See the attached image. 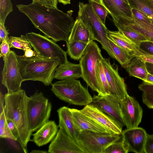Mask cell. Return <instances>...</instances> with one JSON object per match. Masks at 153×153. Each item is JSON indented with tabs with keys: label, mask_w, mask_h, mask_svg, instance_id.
<instances>
[{
	"label": "cell",
	"mask_w": 153,
	"mask_h": 153,
	"mask_svg": "<svg viewBox=\"0 0 153 153\" xmlns=\"http://www.w3.org/2000/svg\"><path fill=\"white\" fill-rule=\"evenodd\" d=\"M143 82L153 85V75L148 73L146 79Z\"/></svg>",
	"instance_id": "cell-48"
},
{
	"label": "cell",
	"mask_w": 153,
	"mask_h": 153,
	"mask_svg": "<svg viewBox=\"0 0 153 153\" xmlns=\"http://www.w3.org/2000/svg\"><path fill=\"white\" fill-rule=\"evenodd\" d=\"M142 92L143 103L149 108L153 109V85L143 82L138 86Z\"/></svg>",
	"instance_id": "cell-30"
},
{
	"label": "cell",
	"mask_w": 153,
	"mask_h": 153,
	"mask_svg": "<svg viewBox=\"0 0 153 153\" xmlns=\"http://www.w3.org/2000/svg\"><path fill=\"white\" fill-rule=\"evenodd\" d=\"M8 42L10 48H15L25 51L32 48L25 35H22L20 37L10 36Z\"/></svg>",
	"instance_id": "cell-31"
},
{
	"label": "cell",
	"mask_w": 153,
	"mask_h": 153,
	"mask_svg": "<svg viewBox=\"0 0 153 153\" xmlns=\"http://www.w3.org/2000/svg\"><path fill=\"white\" fill-rule=\"evenodd\" d=\"M26 37L34 50L40 57L58 59L62 64L68 61L67 52L53 40L34 32L26 34Z\"/></svg>",
	"instance_id": "cell-8"
},
{
	"label": "cell",
	"mask_w": 153,
	"mask_h": 153,
	"mask_svg": "<svg viewBox=\"0 0 153 153\" xmlns=\"http://www.w3.org/2000/svg\"><path fill=\"white\" fill-rule=\"evenodd\" d=\"M121 135L83 131L76 141L86 153H103L108 146L120 140Z\"/></svg>",
	"instance_id": "cell-9"
},
{
	"label": "cell",
	"mask_w": 153,
	"mask_h": 153,
	"mask_svg": "<svg viewBox=\"0 0 153 153\" xmlns=\"http://www.w3.org/2000/svg\"><path fill=\"white\" fill-rule=\"evenodd\" d=\"M92 103L117 121L122 127L125 126L120 100L111 94L106 96L94 95Z\"/></svg>",
	"instance_id": "cell-16"
},
{
	"label": "cell",
	"mask_w": 153,
	"mask_h": 153,
	"mask_svg": "<svg viewBox=\"0 0 153 153\" xmlns=\"http://www.w3.org/2000/svg\"><path fill=\"white\" fill-rule=\"evenodd\" d=\"M52 105L41 92L36 91L28 97L27 111L29 127L32 133L49 120Z\"/></svg>",
	"instance_id": "cell-5"
},
{
	"label": "cell",
	"mask_w": 153,
	"mask_h": 153,
	"mask_svg": "<svg viewBox=\"0 0 153 153\" xmlns=\"http://www.w3.org/2000/svg\"><path fill=\"white\" fill-rule=\"evenodd\" d=\"M17 55L14 51L11 50L4 61L1 82L6 88L8 94L20 90L22 84L24 82L21 75Z\"/></svg>",
	"instance_id": "cell-10"
},
{
	"label": "cell",
	"mask_w": 153,
	"mask_h": 153,
	"mask_svg": "<svg viewBox=\"0 0 153 153\" xmlns=\"http://www.w3.org/2000/svg\"><path fill=\"white\" fill-rule=\"evenodd\" d=\"M59 126L54 120H49L32 134L31 140L37 146L45 145L52 141L56 136Z\"/></svg>",
	"instance_id": "cell-19"
},
{
	"label": "cell",
	"mask_w": 153,
	"mask_h": 153,
	"mask_svg": "<svg viewBox=\"0 0 153 153\" xmlns=\"http://www.w3.org/2000/svg\"><path fill=\"white\" fill-rule=\"evenodd\" d=\"M147 134L138 127L127 128L122 131L121 138L128 152L145 153L144 146Z\"/></svg>",
	"instance_id": "cell-15"
},
{
	"label": "cell",
	"mask_w": 153,
	"mask_h": 153,
	"mask_svg": "<svg viewBox=\"0 0 153 153\" xmlns=\"http://www.w3.org/2000/svg\"><path fill=\"white\" fill-rule=\"evenodd\" d=\"M24 81H39L45 86L52 84L56 68L62 64L58 59H44L38 55L31 58L17 55Z\"/></svg>",
	"instance_id": "cell-3"
},
{
	"label": "cell",
	"mask_w": 153,
	"mask_h": 153,
	"mask_svg": "<svg viewBox=\"0 0 153 153\" xmlns=\"http://www.w3.org/2000/svg\"><path fill=\"white\" fill-rule=\"evenodd\" d=\"M102 5L112 17H131V6L128 0H95Z\"/></svg>",
	"instance_id": "cell-18"
},
{
	"label": "cell",
	"mask_w": 153,
	"mask_h": 153,
	"mask_svg": "<svg viewBox=\"0 0 153 153\" xmlns=\"http://www.w3.org/2000/svg\"><path fill=\"white\" fill-rule=\"evenodd\" d=\"M51 86L57 97L70 104L85 106L92 102L88 90L76 79L60 80L52 83Z\"/></svg>",
	"instance_id": "cell-4"
},
{
	"label": "cell",
	"mask_w": 153,
	"mask_h": 153,
	"mask_svg": "<svg viewBox=\"0 0 153 153\" xmlns=\"http://www.w3.org/2000/svg\"><path fill=\"white\" fill-rule=\"evenodd\" d=\"M89 3L102 22L105 25L106 17L109 13L104 7L95 0H89Z\"/></svg>",
	"instance_id": "cell-34"
},
{
	"label": "cell",
	"mask_w": 153,
	"mask_h": 153,
	"mask_svg": "<svg viewBox=\"0 0 153 153\" xmlns=\"http://www.w3.org/2000/svg\"><path fill=\"white\" fill-rule=\"evenodd\" d=\"M108 146L103 153H128L122 139Z\"/></svg>",
	"instance_id": "cell-36"
},
{
	"label": "cell",
	"mask_w": 153,
	"mask_h": 153,
	"mask_svg": "<svg viewBox=\"0 0 153 153\" xmlns=\"http://www.w3.org/2000/svg\"><path fill=\"white\" fill-rule=\"evenodd\" d=\"M150 20L152 23L153 24V18L152 19H151Z\"/></svg>",
	"instance_id": "cell-52"
},
{
	"label": "cell",
	"mask_w": 153,
	"mask_h": 153,
	"mask_svg": "<svg viewBox=\"0 0 153 153\" xmlns=\"http://www.w3.org/2000/svg\"><path fill=\"white\" fill-rule=\"evenodd\" d=\"M59 119L58 126L62 128L66 134L76 141L80 132L74 124L69 108L63 106L57 110Z\"/></svg>",
	"instance_id": "cell-20"
},
{
	"label": "cell",
	"mask_w": 153,
	"mask_h": 153,
	"mask_svg": "<svg viewBox=\"0 0 153 153\" xmlns=\"http://www.w3.org/2000/svg\"><path fill=\"white\" fill-rule=\"evenodd\" d=\"M28 97L22 89L19 91L5 94L4 111L6 119L11 120L19 132L17 140L25 153L27 152L28 142L32 132L29 129L27 111Z\"/></svg>",
	"instance_id": "cell-2"
},
{
	"label": "cell",
	"mask_w": 153,
	"mask_h": 153,
	"mask_svg": "<svg viewBox=\"0 0 153 153\" xmlns=\"http://www.w3.org/2000/svg\"><path fill=\"white\" fill-rule=\"evenodd\" d=\"M6 120L9 127L13 135L17 140L19 138V135L17 128L11 120L8 119Z\"/></svg>",
	"instance_id": "cell-44"
},
{
	"label": "cell",
	"mask_w": 153,
	"mask_h": 153,
	"mask_svg": "<svg viewBox=\"0 0 153 153\" xmlns=\"http://www.w3.org/2000/svg\"><path fill=\"white\" fill-rule=\"evenodd\" d=\"M9 33L4 25L0 23V40L1 42L3 40L9 42V37L8 35Z\"/></svg>",
	"instance_id": "cell-42"
},
{
	"label": "cell",
	"mask_w": 153,
	"mask_h": 153,
	"mask_svg": "<svg viewBox=\"0 0 153 153\" xmlns=\"http://www.w3.org/2000/svg\"><path fill=\"white\" fill-rule=\"evenodd\" d=\"M80 111L110 134H121L123 127L115 119L103 111L92 102L85 106Z\"/></svg>",
	"instance_id": "cell-11"
},
{
	"label": "cell",
	"mask_w": 153,
	"mask_h": 153,
	"mask_svg": "<svg viewBox=\"0 0 153 153\" xmlns=\"http://www.w3.org/2000/svg\"><path fill=\"white\" fill-rule=\"evenodd\" d=\"M103 57L97 44L94 41L87 46L79 63L82 68V78L93 90L102 96V91L96 74L97 62Z\"/></svg>",
	"instance_id": "cell-7"
},
{
	"label": "cell",
	"mask_w": 153,
	"mask_h": 153,
	"mask_svg": "<svg viewBox=\"0 0 153 153\" xmlns=\"http://www.w3.org/2000/svg\"><path fill=\"white\" fill-rule=\"evenodd\" d=\"M16 7L45 36L56 42L67 41L75 22L72 16V10L64 13L58 8L34 2Z\"/></svg>",
	"instance_id": "cell-1"
},
{
	"label": "cell",
	"mask_w": 153,
	"mask_h": 153,
	"mask_svg": "<svg viewBox=\"0 0 153 153\" xmlns=\"http://www.w3.org/2000/svg\"><path fill=\"white\" fill-rule=\"evenodd\" d=\"M48 152L40 150H34L30 152V153H47Z\"/></svg>",
	"instance_id": "cell-49"
},
{
	"label": "cell",
	"mask_w": 153,
	"mask_h": 153,
	"mask_svg": "<svg viewBox=\"0 0 153 153\" xmlns=\"http://www.w3.org/2000/svg\"><path fill=\"white\" fill-rule=\"evenodd\" d=\"M118 30L138 47L142 42L147 41V39L142 34L117 22H113Z\"/></svg>",
	"instance_id": "cell-28"
},
{
	"label": "cell",
	"mask_w": 153,
	"mask_h": 153,
	"mask_svg": "<svg viewBox=\"0 0 153 153\" xmlns=\"http://www.w3.org/2000/svg\"><path fill=\"white\" fill-rule=\"evenodd\" d=\"M101 61L110 87V94L120 101L123 100L128 94L124 79L119 74L118 66L112 65L109 58H103Z\"/></svg>",
	"instance_id": "cell-12"
},
{
	"label": "cell",
	"mask_w": 153,
	"mask_h": 153,
	"mask_svg": "<svg viewBox=\"0 0 153 153\" xmlns=\"http://www.w3.org/2000/svg\"><path fill=\"white\" fill-rule=\"evenodd\" d=\"M58 0H33V2H37L43 5L58 8Z\"/></svg>",
	"instance_id": "cell-43"
},
{
	"label": "cell",
	"mask_w": 153,
	"mask_h": 153,
	"mask_svg": "<svg viewBox=\"0 0 153 153\" xmlns=\"http://www.w3.org/2000/svg\"><path fill=\"white\" fill-rule=\"evenodd\" d=\"M129 75L144 81L146 78L148 72L146 62L138 57H133L125 68Z\"/></svg>",
	"instance_id": "cell-25"
},
{
	"label": "cell",
	"mask_w": 153,
	"mask_h": 153,
	"mask_svg": "<svg viewBox=\"0 0 153 153\" xmlns=\"http://www.w3.org/2000/svg\"><path fill=\"white\" fill-rule=\"evenodd\" d=\"M146 65L148 73L153 75V64L146 62Z\"/></svg>",
	"instance_id": "cell-47"
},
{
	"label": "cell",
	"mask_w": 153,
	"mask_h": 153,
	"mask_svg": "<svg viewBox=\"0 0 153 153\" xmlns=\"http://www.w3.org/2000/svg\"><path fill=\"white\" fill-rule=\"evenodd\" d=\"M12 11L11 0H0V23L4 25L7 17Z\"/></svg>",
	"instance_id": "cell-33"
},
{
	"label": "cell",
	"mask_w": 153,
	"mask_h": 153,
	"mask_svg": "<svg viewBox=\"0 0 153 153\" xmlns=\"http://www.w3.org/2000/svg\"><path fill=\"white\" fill-rule=\"evenodd\" d=\"M0 137L17 140L9 127L4 111L0 114Z\"/></svg>",
	"instance_id": "cell-32"
},
{
	"label": "cell",
	"mask_w": 153,
	"mask_h": 153,
	"mask_svg": "<svg viewBox=\"0 0 153 153\" xmlns=\"http://www.w3.org/2000/svg\"><path fill=\"white\" fill-rule=\"evenodd\" d=\"M88 44L81 41L66 42L67 53L71 59L79 60L81 58Z\"/></svg>",
	"instance_id": "cell-27"
},
{
	"label": "cell",
	"mask_w": 153,
	"mask_h": 153,
	"mask_svg": "<svg viewBox=\"0 0 153 153\" xmlns=\"http://www.w3.org/2000/svg\"><path fill=\"white\" fill-rule=\"evenodd\" d=\"M49 153H86L76 142L59 128L48 147Z\"/></svg>",
	"instance_id": "cell-14"
},
{
	"label": "cell",
	"mask_w": 153,
	"mask_h": 153,
	"mask_svg": "<svg viewBox=\"0 0 153 153\" xmlns=\"http://www.w3.org/2000/svg\"><path fill=\"white\" fill-rule=\"evenodd\" d=\"M101 60L98 61L96 67V74L101 87L102 96L110 94V90Z\"/></svg>",
	"instance_id": "cell-29"
},
{
	"label": "cell",
	"mask_w": 153,
	"mask_h": 153,
	"mask_svg": "<svg viewBox=\"0 0 153 153\" xmlns=\"http://www.w3.org/2000/svg\"><path fill=\"white\" fill-rule=\"evenodd\" d=\"M113 22H117L144 36L147 40L153 42V24L140 21L132 13L131 18H126L119 16L113 17Z\"/></svg>",
	"instance_id": "cell-17"
},
{
	"label": "cell",
	"mask_w": 153,
	"mask_h": 153,
	"mask_svg": "<svg viewBox=\"0 0 153 153\" xmlns=\"http://www.w3.org/2000/svg\"><path fill=\"white\" fill-rule=\"evenodd\" d=\"M5 101V95L3 94L1 92L0 93V114L4 111Z\"/></svg>",
	"instance_id": "cell-46"
},
{
	"label": "cell",
	"mask_w": 153,
	"mask_h": 153,
	"mask_svg": "<svg viewBox=\"0 0 153 153\" xmlns=\"http://www.w3.org/2000/svg\"><path fill=\"white\" fill-rule=\"evenodd\" d=\"M79 10L77 18L80 19L91 30L95 40L101 45L105 50L112 58L115 56L109 42L108 30L94 11L92 6L89 3L79 2Z\"/></svg>",
	"instance_id": "cell-6"
},
{
	"label": "cell",
	"mask_w": 153,
	"mask_h": 153,
	"mask_svg": "<svg viewBox=\"0 0 153 153\" xmlns=\"http://www.w3.org/2000/svg\"><path fill=\"white\" fill-rule=\"evenodd\" d=\"M128 1L129 3L131 2L134 4L133 6L145 13L150 20L153 18V8L142 0Z\"/></svg>",
	"instance_id": "cell-35"
},
{
	"label": "cell",
	"mask_w": 153,
	"mask_h": 153,
	"mask_svg": "<svg viewBox=\"0 0 153 153\" xmlns=\"http://www.w3.org/2000/svg\"><path fill=\"white\" fill-rule=\"evenodd\" d=\"M10 46L9 42L3 40L1 42L0 45V57H2L4 61L6 59L10 51Z\"/></svg>",
	"instance_id": "cell-39"
},
{
	"label": "cell",
	"mask_w": 153,
	"mask_h": 153,
	"mask_svg": "<svg viewBox=\"0 0 153 153\" xmlns=\"http://www.w3.org/2000/svg\"><path fill=\"white\" fill-rule=\"evenodd\" d=\"M71 0H58L59 3H62L64 5L70 4Z\"/></svg>",
	"instance_id": "cell-50"
},
{
	"label": "cell",
	"mask_w": 153,
	"mask_h": 153,
	"mask_svg": "<svg viewBox=\"0 0 153 153\" xmlns=\"http://www.w3.org/2000/svg\"><path fill=\"white\" fill-rule=\"evenodd\" d=\"M131 7L132 13L137 19L140 21L152 23L145 13L133 5H131Z\"/></svg>",
	"instance_id": "cell-38"
},
{
	"label": "cell",
	"mask_w": 153,
	"mask_h": 153,
	"mask_svg": "<svg viewBox=\"0 0 153 153\" xmlns=\"http://www.w3.org/2000/svg\"><path fill=\"white\" fill-rule=\"evenodd\" d=\"M153 8V0H142Z\"/></svg>",
	"instance_id": "cell-51"
},
{
	"label": "cell",
	"mask_w": 153,
	"mask_h": 153,
	"mask_svg": "<svg viewBox=\"0 0 153 153\" xmlns=\"http://www.w3.org/2000/svg\"><path fill=\"white\" fill-rule=\"evenodd\" d=\"M94 40L95 39L91 29L76 18L66 42L81 41L89 44Z\"/></svg>",
	"instance_id": "cell-22"
},
{
	"label": "cell",
	"mask_w": 153,
	"mask_h": 153,
	"mask_svg": "<svg viewBox=\"0 0 153 153\" xmlns=\"http://www.w3.org/2000/svg\"><path fill=\"white\" fill-rule=\"evenodd\" d=\"M139 51L135 55L134 57H138L145 62L153 64V55L146 53L139 49Z\"/></svg>",
	"instance_id": "cell-41"
},
{
	"label": "cell",
	"mask_w": 153,
	"mask_h": 153,
	"mask_svg": "<svg viewBox=\"0 0 153 153\" xmlns=\"http://www.w3.org/2000/svg\"><path fill=\"white\" fill-rule=\"evenodd\" d=\"M70 109L73 122L80 132L87 131L100 133H110L83 114L79 110L71 108Z\"/></svg>",
	"instance_id": "cell-21"
},
{
	"label": "cell",
	"mask_w": 153,
	"mask_h": 153,
	"mask_svg": "<svg viewBox=\"0 0 153 153\" xmlns=\"http://www.w3.org/2000/svg\"><path fill=\"white\" fill-rule=\"evenodd\" d=\"M125 126L127 128L138 127L141 121L143 110L138 102L128 95L120 101Z\"/></svg>",
	"instance_id": "cell-13"
},
{
	"label": "cell",
	"mask_w": 153,
	"mask_h": 153,
	"mask_svg": "<svg viewBox=\"0 0 153 153\" xmlns=\"http://www.w3.org/2000/svg\"><path fill=\"white\" fill-rule=\"evenodd\" d=\"M108 34L109 39L133 57L139 51L138 47L119 30L118 31L108 30Z\"/></svg>",
	"instance_id": "cell-24"
},
{
	"label": "cell",
	"mask_w": 153,
	"mask_h": 153,
	"mask_svg": "<svg viewBox=\"0 0 153 153\" xmlns=\"http://www.w3.org/2000/svg\"><path fill=\"white\" fill-rule=\"evenodd\" d=\"M144 150L145 153H153V134H147Z\"/></svg>",
	"instance_id": "cell-40"
},
{
	"label": "cell",
	"mask_w": 153,
	"mask_h": 153,
	"mask_svg": "<svg viewBox=\"0 0 153 153\" xmlns=\"http://www.w3.org/2000/svg\"><path fill=\"white\" fill-rule=\"evenodd\" d=\"M139 49L143 52L153 55V42L148 40L141 42L138 47Z\"/></svg>",
	"instance_id": "cell-37"
},
{
	"label": "cell",
	"mask_w": 153,
	"mask_h": 153,
	"mask_svg": "<svg viewBox=\"0 0 153 153\" xmlns=\"http://www.w3.org/2000/svg\"><path fill=\"white\" fill-rule=\"evenodd\" d=\"M82 72L79 64H75L68 61L60 65L56 68L54 78L62 80L77 79L82 77Z\"/></svg>",
	"instance_id": "cell-23"
},
{
	"label": "cell",
	"mask_w": 153,
	"mask_h": 153,
	"mask_svg": "<svg viewBox=\"0 0 153 153\" xmlns=\"http://www.w3.org/2000/svg\"><path fill=\"white\" fill-rule=\"evenodd\" d=\"M109 42L114 55L115 59L123 67L126 68L133 57L110 39Z\"/></svg>",
	"instance_id": "cell-26"
},
{
	"label": "cell",
	"mask_w": 153,
	"mask_h": 153,
	"mask_svg": "<svg viewBox=\"0 0 153 153\" xmlns=\"http://www.w3.org/2000/svg\"><path fill=\"white\" fill-rule=\"evenodd\" d=\"M24 51L25 53L22 56L25 57L31 58L38 55L36 52L31 48L27 49Z\"/></svg>",
	"instance_id": "cell-45"
}]
</instances>
